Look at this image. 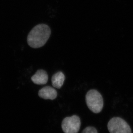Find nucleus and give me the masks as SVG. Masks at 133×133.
Returning a JSON list of instances; mask_svg holds the SVG:
<instances>
[{"label":"nucleus","instance_id":"obj_1","mask_svg":"<svg viewBox=\"0 0 133 133\" xmlns=\"http://www.w3.org/2000/svg\"><path fill=\"white\" fill-rule=\"evenodd\" d=\"M51 35V30L48 25L40 24L31 30L27 36V43L33 48H38L45 45Z\"/></svg>","mask_w":133,"mask_h":133},{"label":"nucleus","instance_id":"obj_3","mask_svg":"<svg viewBox=\"0 0 133 133\" xmlns=\"http://www.w3.org/2000/svg\"><path fill=\"white\" fill-rule=\"evenodd\" d=\"M110 133H132L129 125L125 121L119 117H114L107 124Z\"/></svg>","mask_w":133,"mask_h":133},{"label":"nucleus","instance_id":"obj_8","mask_svg":"<svg viewBox=\"0 0 133 133\" xmlns=\"http://www.w3.org/2000/svg\"><path fill=\"white\" fill-rule=\"evenodd\" d=\"M82 133H98V132L95 128L90 126L84 129Z\"/></svg>","mask_w":133,"mask_h":133},{"label":"nucleus","instance_id":"obj_5","mask_svg":"<svg viewBox=\"0 0 133 133\" xmlns=\"http://www.w3.org/2000/svg\"><path fill=\"white\" fill-rule=\"evenodd\" d=\"M38 96L44 99L54 100L57 97V93L55 89L48 86L39 90Z\"/></svg>","mask_w":133,"mask_h":133},{"label":"nucleus","instance_id":"obj_4","mask_svg":"<svg viewBox=\"0 0 133 133\" xmlns=\"http://www.w3.org/2000/svg\"><path fill=\"white\" fill-rule=\"evenodd\" d=\"M80 119L76 115L67 117L62 122V128L65 133H78L80 128Z\"/></svg>","mask_w":133,"mask_h":133},{"label":"nucleus","instance_id":"obj_2","mask_svg":"<svg viewBox=\"0 0 133 133\" xmlns=\"http://www.w3.org/2000/svg\"><path fill=\"white\" fill-rule=\"evenodd\" d=\"M86 103L89 109L94 113H98L103 107V98L97 90L92 89L89 90L85 96Z\"/></svg>","mask_w":133,"mask_h":133},{"label":"nucleus","instance_id":"obj_7","mask_svg":"<svg viewBox=\"0 0 133 133\" xmlns=\"http://www.w3.org/2000/svg\"><path fill=\"white\" fill-rule=\"evenodd\" d=\"M65 80L64 74L62 72H58L53 75L52 77V84L55 88L59 89L64 83Z\"/></svg>","mask_w":133,"mask_h":133},{"label":"nucleus","instance_id":"obj_6","mask_svg":"<svg viewBox=\"0 0 133 133\" xmlns=\"http://www.w3.org/2000/svg\"><path fill=\"white\" fill-rule=\"evenodd\" d=\"M31 80L35 84L38 85L45 84L47 83L48 76L46 72L42 69H39L31 77Z\"/></svg>","mask_w":133,"mask_h":133}]
</instances>
